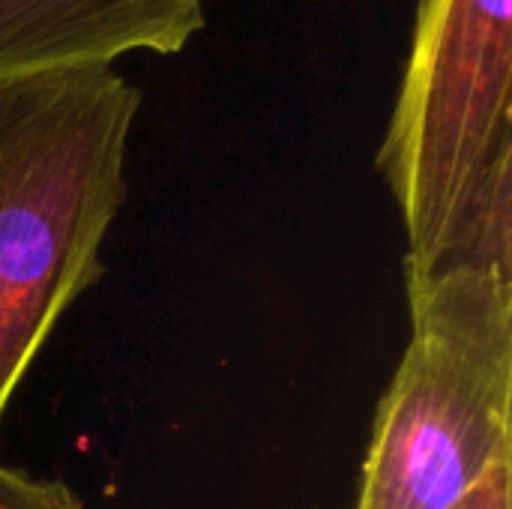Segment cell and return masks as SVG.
I'll list each match as a JSON object with an SVG mask.
<instances>
[{
    "mask_svg": "<svg viewBox=\"0 0 512 509\" xmlns=\"http://www.w3.org/2000/svg\"><path fill=\"white\" fill-rule=\"evenodd\" d=\"M204 27V0H0V81L174 54Z\"/></svg>",
    "mask_w": 512,
    "mask_h": 509,
    "instance_id": "cell-4",
    "label": "cell"
},
{
    "mask_svg": "<svg viewBox=\"0 0 512 509\" xmlns=\"http://www.w3.org/2000/svg\"><path fill=\"white\" fill-rule=\"evenodd\" d=\"M408 306L357 509H453L512 462V282L447 273L408 288Z\"/></svg>",
    "mask_w": 512,
    "mask_h": 509,
    "instance_id": "cell-2",
    "label": "cell"
},
{
    "mask_svg": "<svg viewBox=\"0 0 512 509\" xmlns=\"http://www.w3.org/2000/svg\"><path fill=\"white\" fill-rule=\"evenodd\" d=\"M447 273H486L512 282V147L498 153L468 189L438 246L420 261H405L408 288Z\"/></svg>",
    "mask_w": 512,
    "mask_h": 509,
    "instance_id": "cell-5",
    "label": "cell"
},
{
    "mask_svg": "<svg viewBox=\"0 0 512 509\" xmlns=\"http://www.w3.org/2000/svg\"><path fill=\"white\" fill-rule=\"evenodd\" d=\"M512 147V0H420L378 150L408 258H426L468 189Z\"/></svg>",
    "mask_w": 512,
    "mask_h": 509,
    "instance_id": "cell-3",
    "label": "cell"
},
{
    "mask_svg": "<svg viewBox=\"0 0 512 509\" xmlns=\"http://www.w3.org/2000/svg\"><path fill=\"white\" fill-rule=\"evenodd\" d=\"M510 486H512V462L501 465L474 495H468L462 504H456L453 509H512L510 501Z\"/></svg>",
    "mask_w": 512,
    "mask_h": 509,
    "instance_id": "cell-7",
    "label": "cell"
},
{
    "mask_svg": "<svg viewBox=\"0 0 512 509\" xmlns=\"http://www.w3.org/2000/svg\"><path fill=\"white\" fill-rule=\"evenodd\" d=\"M0 509H84L60 480H36L0 465Z\"/></svg>",
    "mask_w": 512,
    "mask_h": 509,
    "instance_id": "cell-6",
    "label": "cell"
},
{
    "mask_svg": "<svg viewBox=\"0 0 512 509\" xmlns=\"http://www.w3.org/2000/svg\"><path fill=\"white\" fill-rule=\"evenodd\" d=\"M138 108L114 66L0 81V417L63 312L102 279Z\"/></svg>",
    "mask_w": 512,
    "mask_h": 509,
    "instance_id": "cell-1",
    "label": "cell"
}]
</instances>
